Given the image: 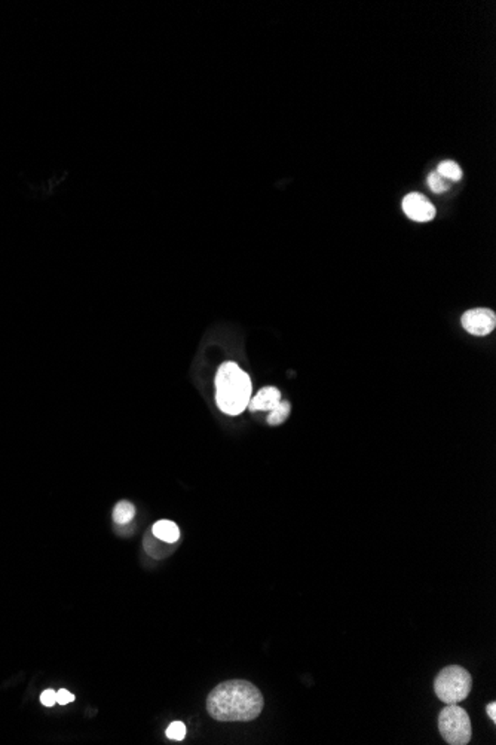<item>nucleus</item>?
<instances>
[{
    "mask_svg": "<svg viewBox=\"0 0 496 745\" xmlns=\"http://www.w3.org/2000/svg\"><path fill=\"white\" fill-rule=\"evenodd\" d=\"M264 705L260 690L246 680H230L216 686L207 699L208 714L217 721H251Z\"/></svg>",
    "mask_w": 496,
    "mask_h": 745,
    "instance_id": "obj_1",
    "label": "nucleus"
},
{
    "mask_svg": "<svg viewBox=\"0 0 496 745\" xmlns=\"http://www.w3.org/2000/svg\"><path fill=\"white\" fill-rule=\"evenodd\" d=\"M216 402L218 409L227 415L244 412L251 400V379L234 361H226L216 374Z\"/></svg>",
    "mask_w": 496,
    "mask_h": 745,
    "instance_id": "obj_2",
    "label": "nucleus"
},
{
    "mask_svg": "<svg viewBox=\"0 0 496 745\" xmlns=\"http://www.w3.org/2000/svg\"><path fill=\"white\" fill-rule=\"evenodd\" d=\"M472 687L471 674L465 668L450 665L443 668L434 680V690L445 704H459L467 699Z\"/></svg>",
    "mask_w": 496,
    "mask_h": 745,
    "instance_id": "obj_3",
    "label": "nucleus"
},
{
    "mask_svg": "<svg viewBox=\"0 0 496 745\" xmlns=\"http://www.w3.org/2000/svg\"><path fill=\"white\" fill-rule=\"evenodd\" d=\"M438 729L450 745H467L471 741L472 729L467 711L456 704H447L438 716Z\"/></svg>",
    "mask_w": 496,
    "mask_h": 745,
    "instance_id": "obj_4",
    "label": "nucleus"
},
{
    "mask_svg": "<svg viewBox=\"0 0 496 745\" xmlns=\"http://www.w3.org/2000/svg\"><path fill=\"white\" fill-rule=\"evenodd\" d=\"M462 327L474 336H486L496 326V314L489 308H472L462 314Z\"/></svg>",
    "mask_w": 496,
    "mask_h": 745,
    "instance_id": "obj_5",
    "label": "nucleus"
},
{
    "mask_svg": "<svg viewBox=\"0 0 496 745\" xmlns=\"http://www.w3.org/2000/svg\"><path fill=\"white\" fill-rule=\"evenodd\" d=\"M403 212L406 216L415 222H429L435 216V207L425 195L419 192H412L404 196L403 200Z\"/></svg>",
    "mask_w": 496,
    "mask_h": 745,
    "instance_id": "obj_6",
    "label": "nucleus"
},
{
    "mask_svg": "<svg viewBox=\"0 0 496 745\" xmlns=\"http://www.w3.org/2000/svg\"><path fill=\"white\" fill-rule=\"evenodd\" d=\"M280 402H281V391L277 387H273V386L264 387L256 394V396H251L247 409H250L251 412H259V411L271 412Z\"/></svg>",
    "mask_w": 496,
    "mask_h": 745,
    "instance_id": "obj_7",
    "label": "nucleus"
},
{
    "mask_svg": "<svg viewBox=\"0 0 496 745\" xmlns=\"http://www.w3.org/2000/svg\"><path fill=\"white\" fill-rule=\"evenodd\" d=\"M152 534L155 535L158 540L174 544L180 539V528L177 527V524H174L173 521L162 519L153 525Z\"/></svg>",
    "mask_w": 496,
    "mask_h": 745,
    "instance_id": "obj_8",
    "label": "nucleus"
},
{
    "mask_svg": "<svg viewBox=\"0 0 496 745\" xmlns=\"http://www.w3.org/2000/svg\"><path fill=\"white\" fill-rule=\"evenodd\" d=\"M136 515V508L129 501H119L113 509V519L118 525H127Z\"/></svg>",
    "mask_w": 496,
    "mask_h": 745,
    "instance_id": "obj_9",
    "label": "nucleus"
},
{
    "mask_svg": "<svg viewBox=\"0 0 496 745\" xmlns=\"http://www.w3.org/2000/svg\"><path fill=\"white\" fill-rule=\"evenodd\" d=\"M291 412V405L290 402L287 400H281L277 407H275L271 412H269V417H268V424L269 425H281L282 423H285V420L289 418V415Z\"/></svg>",
    "mask_w": 496,
    "mask_h": 745,
    "instance_id": "obj_10",
    "label": "nucleus"
},
{
    "mask_svg": "<svg viewBox=\"0 0 496 745\" xmlns=\"http://www.w3.org/2000/svg\"><path fill=\"white\" fill-rule=\"evenodd\" d=\"M437 173L445 179L454 182H458L462 178V170L455 161H443L442 164H438Z\"/></svg>",
    "mask_w": 496,
    "mask_h": 745,
    "instance_id": "obj_11",
    "label": "nucleus"
},
{
    "mask_svg": "<svg viewBox=\"0 0 496 745\" xmlns=\"http://www.w3.org/2000/svg\"><path fill=\"white\" fill-rule=\"evenodd\" d=\"M428 186L429 189H431L433 192L435 194H442V192H446L449 189V180L445 179L443 176H440V174L437 171H433L431 174H429L428 178Z\"/></svg>",
    "mask_w": 496,
    "mask_h": 745,
    "instance_id": "obj_12",
    "label": "nucleus"
},
{
    "mask_svg": "<svg viewBox=\"0 0 496 745\" xmlns=\"http://www.w3.org/2000/svg\"><path fill=\"white\" fill-rule=\"evenodd\" d=\"M165 733H167V738H170L173 741H183L184 737H186L184 723L173 721L171 725L167 728V730H165Z\"/></svg>",
    "mask_w": 496,
    "mask_h": 745,
    "instance_id": "obj_13",
    "label": "nucleus"
},
{
    "mask_svg": "<svg viewBox=\"0 0 496 745\" xmlns=\"http://www.w3.org/2000/svg\"><path fill=\"white\" fill-rule=\"evenodd\" d=\"M40 703L45 707H54L55 704H57V692L52 689H48L45 690V692H42Z\"/></svg>",
    "mask_w": 496,
    "mask_h": 745,
    "instance_id": "obj_14",
    "label": "nucleus"
},
{
    "mask_svg": "<svg viewBox=\"0 0 496 745\" xmlns=\"http://www.w3.org/2000/svg\"><path fill=\"white\" fill-rule=\"evenodd\" d=\"M73 700H74V695L70 693L69 690L60 689L58 692H57V704H60V705H67V704L73 703Z\"/></svg>",
    "mask_w": 496,
    "mask_h": 745,
    "instance_id": "obj_15",
    "label": "nucleus"
},
{
    "mask_svg": "<svg viewBox=\"0 0 496 745\" xmlns=\"http://www.w3.org/2000/svg\"><path fill=\"white\" fill-rule=\"evenodd\" d=\"M486 711L489 717L492 719V721H496V704L495 703H490L488 707H486Z\"/></svg>",
    "mask_w": 496,
    "mask_h": 745,
    "instance_id": "obj_16",
    "label": "nucleus"
}]
</instances>
